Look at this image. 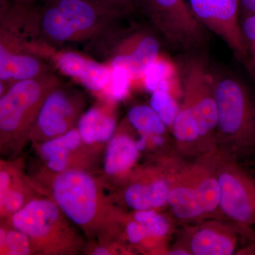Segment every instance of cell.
Segmentation results:
<instances>
[{
	"instance_id": "cell-1",
	"label": "cell",
	"mask_w": 255,
	"mask_h": 255,
	"mask_svg": "<svg viewBox=\"0 0 255 255\" xmlns=\"http://www.w3.org/2000/svg\"><path fill=\"white\" fill-rule=\"evenodd\" d=\"M51 199L89 239L114 237L126 216L106 196L102 184L87 171L50 174Z\"/></svg>"
},
{
	"instance_id": "cell-2",
	"label": "cell",
	"mask_w": 255,
	"mask_h": 255,
	"mask_svg": "<svg viewBox=\"0 0 255 255\" xmlns=\"http://www.w3.org/2000/svg\"><path fill=\"white\" fill-rule=\"evenodd\" d=\"M38 16L11 0L0 10V80L8 85L49 73L37 54Z\"/></svg>"
},
{
	"instance_id": "cell-3",
	"label": "cell",
	"mask_w": 255,
	"mask_h": 255,
	"mask_svg": "<svg viewBox=\"0 0 255 255\" xmlns=\"http://www.w3.org/2000/svg\"><path fill=\"white\" fill-rule=\"evenodd\" d=\"M219 152L238 159L255 152V103L243 82L229 74L214 77Z\"/></svg>"
},
{
	"instance_id": "cell-4",
	"label": "cell",
	"mask_w": 255,
	"mask_h": 255,
	"mask_svg": "<svg viewBox=\"0 0 255 255\" xmlns=\"http://www.w3.org/2000/svg\"><path fill=\"white\" fill-rule=\"evenodd\" d=\"M60 84L48 73L8 86L0 98V157L14 159L21 153L45 99Z\"/></svg>"
},
{
	"instance_id": "cell-5",
	"label": "cell",
	"mask_w": 255,
	"mask_h": 255,
	"mask_svg": "<svg viewBox=\"0 0 255 255\" xmlns=\"http://www.w3.org/2000/svg\"><path fill=\"white\" fill-rule=\"evenodd\" d=\"M7 223L28 236L34 254L75 255L85 246L75 225L49 198H33Z\"/></svg>"
},
{
	"instance_id": "cell-6",
	"label": "cell",
	"mask_w": 255,
	"mask_h": 255,
	"mask_svg": "<svg viewBox=\"0 0 255 255\" xmlns=\"http://www.w3.org/2000/svg\"><path fill=\"white\" fill-rule=\"evenodd\" d=\"M211 164L219 184L220 213L240 226L255 225V174L219 152Z\"/></svg>"
},
{
	"instance_id": "cell-7",
	"label": "cell",
	"mask_w": 255,
	"mask_h": 255,
	"mask_svg": "<svg viewBox=\"0 0 255 255\" xmlns=\"http://www.w3.org/2000/svg\"><path fill=\"white\" fill-rule=\"evenodd\" d=\"M182 107L195 122L199 141L206 147L216 143L217 107L214 95V77L202 62L188 63L184 80Z\"/></svg>"
},
{
	"instance_id": "cell-8",
	"label": "cell",
	"mask_w": 255,
	"mask_h": 255,
	"mask_svg": "<svg viewBox=\"0 0 255 255\" xmlns=\"http://www.w3.org/2000/svg\"><path fill=\"white\" fill-rule=\"evenodd\" d=\"M84 106L81 96L60 84L45 99L33 124L30 141L36 145L66 133L78 124Z\"/></svg>"
},
{
	"instance_id": "cell-9",
	"label": "cell",
	"mask_w": 255,
	"mask_h": 255,
	"mask_svg": "<svg viewBox=\"0 0 255 255\" xmlns=\"http://www.w3.org/2000/svg\"><path fill=\"white\" fill-rule=\"evenodd\" d=\"M152 22L166 39L178 46L192 47L203 38L201 23L184 0H143Z\"/></svg>"
},
{
	"instance_id": "cell-10",
	"label": "cell",
	"mask_w": 255,
	"mask_h": 255,
	"mask_svg": "<svg viewBox=\"0 0 255 255\" xmlns=\"http://www.w3.org/2000/svg\"><path fill=\"white\" fill-rule=\"evenodd\" d=\"M198 21L221 37L239 57L248 53L239 22V0H189Z\"/></svg>"
},
{
	"instance_id": "cell-11",
	"label": "cell",
	"mask_w": 255,
	"mask_h": 255,
	"mask_svg": "<svg viewBox=\"0 0 255 255\" xmlns=\"http://www.w3.org/2000/svg\"><path fill=\"white\" fill-rule=\"evenodd\" d=\"M246 228L232 222L204 223L191 231L185 249L194 255H233L238 248V236Z\"/></svg>"
},
{
	"instance_id": "cell-12",
	"label": "cell",
	"mask_w": 255,
	"mask_h": 255,
	"mask_svg": "<svg viewBox=\"0 0 255 255\" xmlns=\"http://www.w3.org/2000/svg\"><path fill=\"white\" fill-rule=\"evenodd\" d=\"M36 145L40 157L51 173H61L72 169L85 171L82 167V158L87 155V152H85L86 144L82 141L78 129H71L60 136Z\"/></svg>"
},
{
	"instance_id": "cell-13",
	"label": "cell",
	"mask_w": 255,
	"mask_h": 255,
	"mask_svg": "<svg viewBox=\"0 0 255 255\" xmlns=\"http://www.w3.org/2000/svg\"><path fill=\"white\" fill-rule=\"evenodd\" d=\"M56 6L78 41L98 35L105 29L115 13L85 0H48Z\"/></svg>"
},
{
	"instance_id": "cell-14",
	"label": "cell",
	"mask_w": 255,
	"mask_h": 255,
	"mask_svg": "<svg viewBox=\"0 0 255 255\" xmlns=\"http://www.w3.org/2000/svg\"><path fill=\"white\" fill-rule=\"evenodd\" d=\"M159 44L155 37L145 33L132 35L119 47L111 66L122 65L132 79L143 78L147 69L159 57Z\"/></svg>"
},
{
	"instance_id": "cell-15",
	"label": "cell",
	"mask_w": 255,
	"mask_h": 255,
	"mask_svg": "<svg viewBox=\"0 0 255 255\" xmlns=\"http://www.w3.org/2000/svg\"><path fill=\"white\" fill-rule=\"evenodd\" d=\"M169 190L168 176L157 173L129 181L122 196L126 205L134 211L158 210L167 205Z\"/></svg>"
},
{
	"instance_id": "cell-16",
	"label": "cell",
	"mask_w": 255,
	"mask_h": 255,
	"mask_svg": "<svg viewBox=\"0 0 255 255\" xmlns=\"http://www.w3.org/2000/svg\"><path fill=\"white\" fill-rule=\"evenodd\" d=\"M60 71L78 80L93 92L105 91L110 82L111 68L74 52L60 53L56 58Z\"/></svg>"
},
{
	"instance_id": "cell-17",
	"label": "cell",
	"mask_w": 255,
	"mask_h": 255,
	"mask_svg": "<svg viewBox=\"0 0 255 255\" xmlns=\"http://www.w3.org/2000/svg\"><path fill=\"white\" fill-rule=\"evenodd\" d=\"M169 174V190L167 205L177 219L191 221L207 216L205 208L195 189L181 175Z\"/></svg>"
},
{
	"instance_id": "cell-18",
	"label": "cell",
	"mask_w": 255,
	"mask_h": 255,
	"mask_svg": "<svg viewBox=\"0 0 255 255\" xmlns=\"http://www.w3.org/2000/svg\"><path fill=\"white\" fill-rule=\"evenodd\" d=\"M136 141L128 134L114 135L108 142L104 160V171L112 177H123L130 172L139 157Z\"/></svg>"
},
{
	"instance_id": "cell-19",
	"label": "cell",
	"mask_w": 255,
	"mask_h": 255,
	"mask_svg": "<svg viewBox=\"0 0 255 255\" xmlns=\"http://www.w3.org/2000/svg\"><path fill=\"white\" fill-rule=\"evenodd\" d=\"M117 127L115 117L107 109L94 107L82 114L78 130L84 143L92 147L109 142Z\"/></svg>"
},
{
	"instance_id": "cell-20",
	"label": "cell",
	"mask_w": 255,
	"mask_h": 255,
	"mask_svg": "<svg viewBox=\"0 0 255 255\" xmlns=\"http://www.w3.org/2000/svg\"><path fill=\"white\" fill-rule=\"evenodd\" d=\"M199 194L207 216L220 212V187L211 163L195 164L179 171Z\"/></svg>"
},
{
	"instance_id": "cell-21",
	"label": "cell",
	"mask_w": 255,
	"mask_h": 255,
	"mask_svg": "<svg viewBox=\"0 0 255 255\" xmlns=\"http://www.w3.org/2000/svg\"><path fill=\"white\" fill-rule=\"evenodd\" d=\"M33 198L31 184L22 173L20 174L3 196L1 219L7 220Z\"/></svg>"
},
{
	"instance_id": "cell-22",
	"label": "cell",
	"mask_w": 255,
	"mask_h": 255,
	"mask_svg": "<svg viewBox=\"0 0 255 255\" xmlns=\"http://www.w3.org/2000/svg\"><path fill=\"white\" fill-rule=\"evenodd\" d=\"M128 120L135 130L142 135H162L166 131V126L150 107L137 105L128 113Z\"/></svg>"
},
{
	"instance_id": "cell-23",
	"label": "cell",
	"mask_w": 255,
	"mask_h": 255,
	"mask_svg": "<svg viewBox=\"0 0 255 255\" xmlns=\"http://www.w3.org/2000/svg\"><path fill=\"white\" fill-rule=\"evenodd\" d=\"M130 217L145 228L150 241H161L170 233V221L164 215L159 214L157 210L135 211Z\"/></svg>"
},
{
	"instance_id": "cell-24",
	"label": "cell",
	"mask_w": 255,
	"mask_h": 255,
	"mask_svg": "<svg viewBox=\"0 0 255 255\" xmlns=\"http://www.w3.org/2000/svg\"><path fill=\"white\" fill-rule=\"evenodd\" d=\"M172 70L170 64L159 57L144 75V82L147 90L152 92L158 90L169 92L167 80L172 75Z\"/></svg>"
},
{
	"instance_id": "cell-25",
	"label": "cell",
	"mask_w": 255,
	"mask_h": 255,
	"mask_svg": "<svg viewBox=\"0 0 255 255\" xmlns=\"http://www.w3.org/2000/svg\"><path fill=\"white\" fill-rule=\"evenodd\" d=\"M110 82L106 88L110 98L112 100H122L129 92L132 78L128 70L122 65L111 66Z\"/></svg>"
},
{
	"instance_id": "cell-26",
	"label": "cell",
	"mask_w": 255,
	"mask_h": 255,
	"mask_svg": "<svg viewBox=\"0 0 255 255\" xmlns=\"http://www.w3.org/2000/svg\"><path fill=\"white\" fill-rule=\"evenodd\" d=\"M34 254L27 236L9 226L2 255H28Z\"/></svg>"
},
{
	"instance_id": "cell-27",
	"label": "cell",
	"mask_w": 255,
	"mask_h": 255,
	"mask_svg": "<svg viewBox=\"0 0 255 255\" xmlns=\"http://www.w3.org/2000/svg\"><path fill=\"white\" fill-rule=\"evenodd\" d=\"M123 224L124 236L132 246L142 247L147 244V241H150L145 228L131 217L126 216Z\"/></svg>"
},
{
	"instance_id": "cell-28",
	"label": "cell",
	"mask_w": 255,
	"mask_h": 255,
	"mask_svg": "<svg viewBox=\"0 0 255 255\" xmlns=\"http://www.w3.org/2000/svg\"><path fill=\"white\" fill-rule=\"evenodd\" d=\"M241 26L246 41L255 44V14L244 16Z\"/></svg>"
},
{
	"instance_id": "cell-29",
	"label": "cell",
	"mask_w": 255,
	"mask_h": 255,
	"mask_svg": "<svg viewBox=\"0 0 255 255\" xmlns=\"http://www.w3.org/2000/svg\"><path fill=\"white\" fill-rule=\"evenodd\" d=\"M115 252L113 248L109 246L107 243H101V242L100 244H96L88 250L89 254L92 255H114Z\"/></svg>"
},
{
	"instance_id": "cell-30",
	"label": "cell",
	"mask_w": 255,
	"mask_h": 255,
	"mask_svg": "<svg viewBox=\"0 0 255 255\" xmlns=\"http://www.w3.org/2000/svg\"><path fill=\"white\" fill-rule=\"evenodd\" d=\"M240 7L244 16L255 14V0H239Z\"/></svg>"
},
{
	"instance_id": "cell-31",
	"label": "cell",
	"mask_w": 255,
	"mask_h": 255,
	"mask_svg": "<svg viewBox=\"0 0 255 255\" xmlns=\"http://www.w3.org/2000/svg\"><path fill=\"white\" fill-rule=\"evenodd\" d=\"M111 7L119 13L130 4L131 0H106Z\"/></svg>"
},
{
	"instance_id": "cell-32",
	"label": "cell",
	"mask_w": 255,
	"mask_h": 255,
	"mask_svg": "<svg viewBox=\"0 0 255 255\" xmlns=\"http://www.w3.org/2000/svg\"><path fill=\"white\" fill-rule=\"evenodd\" d=\"M9 228V225L8 224V223L6 224H0V255L3 254L6 235H7Z\"/></svg>"
},
{
	"instance_id": "cell-33",
	"label": "cell",
	"mask_w": 255,
	"mask_h": 255,
	"mask_svg": "<svg viewBox=\"0 0 255 255\" xmlns=\"http://www.w3.org/2000/svg\"><path fill=\"white\" fill-rule=\"evenodd\" d=\"M167 254L169 255H191L190 253L182 247L174 248V249L168 251V253Z\"/></svg>"
},
{
	"instance_id": "cell-34",
	"label": "cell",
	"mask_w": 255,
	"mask_h": 255,
	"mask_svg": "<svg viewBox=\"0 0 255 255\" xmlns=\"http://www.w3.org/2000/svg\"><path fill=\"white\" fill-rule=\"evenodd\" d=\"M8 86H9V85H8L7 84L4 83V82L0 80V98H1L3 94L4 93V92L6 91Z\"/></svg>"
},
{
	"instance_id": "cell-35",
	"label": "cell",
	"mask_w": 255,
	"mask_h": 255,
	"mask_svg": "<svg viewBox=\"0 0 255 255\" xmlns=\"http://www.w3.org/2000/svg\"><path fill=\"white\" fill-rule=\"evenodd\" d=\"M11 1H15V2L19 3V4H26V5H33L34 0H11Z\"/></svg>"
},
{
	"instance_id": "cell-36",
	"label": "cell",
	"mask_w": 255,
	"mask_h": 255,
	"mask_svg": "<svg viewBox=\"0 0 255 255\" xmlns=\"http://www.w3.org/2000/svg\"><path fill=\"white\" fill-rule=\"evenodd\" d=\"M9 1L10 0H0V10L2 9L9 2Z\"/></svg>"
},
{
	"instance_id": "cell-37",
	"label": "cell",
	"mask_w": 255,
	"mask_h": 255,
	"mask_svg": "<svg viewBox=\"0 0 255 255\" xmlns=\"http://www.w3.org/2000/svg\"><path fill=\"white\" fill-rule=\"evenodd\" d=\"M3 196H4L3 194L0 192V219H1V209H2Z\"/></svg>"
},
{
	"instance_id": "cell-38",
	"label": "cell",
	"mask_w": 255,
	"mask_h": 255,
	"mask_svg": "<svg viewBox=\"0 0 255 255\" xmlns=\"http://www.w3.org/2000/svg\"><path fill=\"white\" fill-rule=\"evenodd\" d=\"M4 159H2L0 157V167H1V166L2 165L3 163L4 162Z\"/></svg>"
},
{
	"instance_id": "cell-39",
	"label": "cell",
	"mask_w": 255,
	"mask_h": 255,
	"mask_svg": "<svg viewBox=\"0 0 255 255\" xmlns=\"http://www.w3.org/2000/svg\"><path fill=\"white\" fill-rule=\"evenodd\" d=\"M253 48H254L255 51V44L253 45Z\"/></svg>"
}]
</instances>
